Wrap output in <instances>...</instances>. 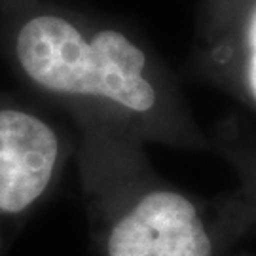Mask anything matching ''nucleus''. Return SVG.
Masks as SVG:
<instances>
[{"mask_svg": "<svg viewBox=\"0 0 256 256\" xmlns=\"http://www.w3.org/2000/svg\"><path fill=\"white\" fill-rule=\"evenodd\" d=\"M97 256H232L241 241L224 196L202 200L167 182L146 144L116 122L68 112Z\"/></svg>", "mask_w": 256, "mask_h": 256, "instance_id": "nucleus-2", "label": "nucleus"}, {"mask_svg": "<svg viewBox=\"0 0 256 256\" xmlns=\"http://www.w3.org/2000/svg\"><path fill=\"white\" fill-rule=\"evenodd\" d=\"M192 68L256 114V0H207Z\"/></svg>", "mask_w": 256, "mask_h": 256, "instance_id": "nucleus-4", "label": "nucleus"}, {"mask_svg": "<svg viewBox=\"0 0 256 256\" xmlns=\"http://www.w3.org/2000/svg\"><path fill=\"white\" fill-rule=\"evenodd\" d=\"M0 48L16 72L66 114L112 120L144 144L212 150L176 78L124 25L57 4L16 0L0 18Z\"/></svg>", "mask_w": 256, "mask_h": 256, "instance_id": "nucleus-1", "label": "nucleus"}, {"mask_svg": "<svg viewBox=\"0 0 256 256\" xmlns=\"http://www.w3.org/2000/svg\"><path fill=\"white\" fill-rule=\"evenodd\" d=\"M74 140L21 102L0 97V256L63 176Z\"/></svg>", "mask_w": 256, "mask_h": 256, "instance_id": "nucleus-3", "label": "nucleus"}]
</instances>
